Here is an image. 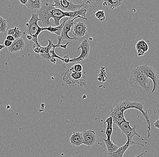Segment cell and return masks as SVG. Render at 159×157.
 <instances>
[{"instance_id":"cell-25","label":"cell","mask_w":159,"mask_h":157,"mask_svg":"<svg viewBox=\"0 0 159 157\" xmlns=\"http://www.w3.org/2000/svg\"><path fill=\"white\" fill-rule=\"evenodd\" d=\"M7 22L4 19L0 16V33H4L7 30Z\"/></svg>"},{"instance_id":"cell-31","label":"cell","mask_w":159,"mask_h":157,"mask_svg":"<svg viewBox=\"0 0 159 157\" xmlns=\"http://www.w3.org/2000/svg\"><path fill=\"white\" fill-rule=\"evenodd\" d=\"M6 39L7 40H9L10 41L14 42L16 39L14 38V37H13L12 36L8 35L7 36V37H6Z\"/></svg>"},{"instance_id":"cell-26","label":"cell","mask_w":159,"mask_h":157,"mask_svg":"<svg viewBox=\"0 0 159 157\" xmlns=\"http://www.w3.org/2000/svg\"><path fill=\"white\" fill-rule=\"evenodd\" d=\"M94 16L100 22L104 21L105 20V12L104 11H97L94 14Z\"/></svg>"},{"instance_id":"cell-9","label":"cell","mask_w":159,"mask_h":157,"mask_svg":"<svg viewBox=\"0 0 159 157\" xmlns=\"http://www.w3.org/2000/svg\"><path fill=\"white\" fill-rule=\"evenodd\" d=\"M77 50L81 49V53L78 57L70 59V63H75V62H80L84 61V59H86L89 55L90 51V46L88 40L84 39L81 42L80 45L77 48Z\"/></svg>"},{"instance_id":"cell-16","label":"cell","mask_w":159,"mask_h":157,"mask_svg":"<svg viewBox=\"0 0 159 157\" xmlns=\"http://www.w3.org/2000/svg\"><path fill=\"white\" fill-rule=\"evenodd\" d=\"M70 144L73 146L78 147L83 145V136L82 133L74 132L70 138Z\"/></svg>"},{"instance_id":"cell-2","label":"cell","mask_w":159,"mask_h":157,"mask_svg":"<svg viewBox=\"0 0 159 157\" xmlns=\"http://www.w3.org/2000/svg\"><path fill=\"white\" fill-rule=\"evenodd\" d=\"M129 85L131 87L143 89L148 91L151 89L148 78L137 67L131 72L129 79Z\"/></svg>"},{"instance_id":"cell-36","label":"cell","mask_w":159,"mask_h":157,"mask_svg":"<svg viewBox=\"0 0 159 157\" xmlns=\"http://www.w3.org/2000/svg\"><path fill=\"white\" fill-rule=\"evenodd\" d=\"M26 38L27 39H28V40H32V39H33V37L31 35H27L26 36Z\"/></svg>"},{"instance_id":"cell-6","label":"cell","mask_w":159,"mask_h":157,"mask_svg":"<svg viewBox=\"0 0 159 157\" xmlns=\"http://www.w3.org/2000/svg\"><path fill=\"white\" fill-rule=\"evenodd\" d=\"M138 67L148 78H150L152 81L153 87L152 90V93L157 91L159 87V79L158 74L157 70L147 64L141 65Z\"/></svg>"},{"instance_id":"cell-21","label":"cell","mask_w":159,"mask_h":157,"mask_svg":"<svg viewBox=\"0 0 159 157\" xmlns=\"http://www.w3.org/2000/svg\"><path fill=\"white\" fill-rule=\"evenodd\" d=\"M103 141L106 145L108 154L114 153V152L117 151V150L119 149V146L117 145L114 144L111 140H108L107 139H104Z\"/></svg>"},{"instance_id":"cell-10","label":"cell","mask_w":159,"mask_h":157,"mask_svg":"<svg viewBox=\"0 0 159 157\" xmlns=\"http://www.w3.org/2000/svg\"><path fill=\"white\" fill-rule=\"evenodd\" d=\"M134 145H139L144 146V145L141 143H137V142H134L133 141H129L127 140V141L126 144L122 146L119 147V149L117 150V151L114 152L112 154H108V157H123L124 153L127 150L129 147ZM146 152H144L142 153L141 155L137 156L135 157H140L143 156Z\"/></svg>"},{"instance_id":"cell-35","label":"cell","mask_w":159,"mask_h":157,"mask_svg":"<svg viewBox=\"0 0 159 157\" xmlns=\"http://www.w3.org/2000/svg\"><path fill=\"white\" fill-rule=\"evenodd\" d=\"M56 61L57 59L56 58H52L50 60V61L53 64H55L56 62Z\"/></svg>"},{"instance_id":"cell-13","label":"cell","mask_w":159,"mask_h":157,"mask_svg":"<svg viewBox=\"0 0 159 157\" xmlns=\"http://www.w3.org/2000/svg\"><path fill=\"white\" fill-rule=\"evenodd\" d=\"M77 18H80L79 17L75 18L73 19L69 18L66 22L64 27L61 32V35L60 36L57 37V38L59 39L62 42L64 40H74V38L70 37L68 35V33L71 30V28L74 25V21Z\"/></svg>"},{"instance_id":"cell-4","label":"cell","mask_w":159,"mask_h":157,"mask_svg":"<svg viewBox=\"0 0 159 157\" xmlns=\"http://www.w3.org/2000/svg\"><path fill=\"white\" fill-rule=\"evenodd\" d=\"M40 21L37 14H32L31 18L29 21L26 24L25 27V33L27 35H30L32 36L31 41L34 42L35 44H39L38 41V36L42 31V28L40 27L38 25V22Z\"/></svg>"},{"instance_id":"cell-29","label":"cell","mask_w":159,"mask_h":157,"mask_svg":"<svg viewBox=\"0 0 159 157\" xmlns=\"http://www.w3.org/2000/svg\"><path fill=\"white\" fill-rule=\"evenodd\" d=\"M12 43L13 42L7 40V39L4 41V45L5 47L7 48L10 47L12 45Z\"/></svg>"},{"instance_id":"cell-27","label":"cell","mask_w":159,"mask_h":157,"mask_svg":"<svg viewBox=\"0 0 159 157\" xmlns=\"http://www.w3.org/2000/svg\"><path fill=\"white\" fill-rule=\"evenodd\" d=\"M82 69L83 67L81 64L76 63L70 67L69 70L73 72H82Z\"/></svg>"},{"instance_id":"cell-1","label":"cell","mask_w":159,"mask_h":157,"mask_svg":"<svg viewBox=\"0 0 159 157\" xmlns=\"http://www.w3.org/2000/svg\"><path fill=\"white\" fill-rule=\"evenodd\" d=\"M134 109L138 110L141 112L143 116L148 125V135L147 138L151 137V121H150L148 111H144V105L141 102L137 101H131L128 100H125L116 104L114 108H112L109 113V117H112L113 122L116 125H118L122 122L126 120L124 117V112L128 109Z\"/></svg>"},{"instance_id":"cell-23","label":"cell","mask_w":159,"mask_h":157,"mask_svg":"<svg viewBox=\"0 0 159 157\" xmlns=\"http://www.w3.org/2000/svg\"><path fill=\"white\" fill-rule=\"evenodd\" d=\"M136 50H142L146 53L149 50V46L148 44L143 39L139 40L136 44Z\"/></svg>"},{"instance_id":"cell-17","label":"cell","mask_w":159,"mask_h":157,"mask_svg":"<svg viewBox=\"0 0 159 157\" xmlns=\"http://www.w3.org/2000/svg\"><path fill=\"white\" fill-rule=\"evenodd\" d=\"M69 19V18H65L62 22L61 24L60 25L58 26L52 27V26L51 25H50L48 27H43L42 30L43 31H48L51 33L55 34L58 36H60L61 35V32H62V30H63V27H64L66 22Z\"/></svg>"},{"instance_id":"cell-11","label":"cell","mask_w":159,"mask_h":157,"mask_svg":"<svg viewBox=\"0 0 159 157\" xmlns=\"http://www.w3.org/2000/svg\"><path fill=\"white\" fill-rule=\"evenodd\" d=\"M71 31L72 32V38L75 40H76L87 34L88 28L84 22L79 21L75 24L73 26V30Z\"/></svg>"},{"instance_id":"cell-12","label":"cell","mask_w":159,"mask_h":157,"mask_svg":"<svg viewBox=\"0 0 159 157\" xmlns=\"http://www.w3.org/2000/svg\"><path fill=\"white\" fill-rule=\"evenodd\" d=\"M83 136V145L88 148L94 146L97 141L96 133L92 130L83 131L82 132Z\"/></svg>"},{"instance_id":"cell-15","label":"cell","mask_w":159,"mask_h":157,"mask_svg":"<svg viewBox=\"0 0 159 157\" xmlns=\"http://www.w3.org/2000/svg\"><path fill=\"white\" fill-rule=\"evenodd\" d=\"M48 41L49 43L47 46H42L39 54L42 59L47 60V61H50V60L51 59L50 54V51L52 50V48H53L54 44L52 43L50 39H48Z\"/></svg>"},{"instance_id":"cell-8","label":"cell","mask_w":159,"mask_h":157,"mask_svg":"<svg viewBox=\"0 0 159 157\" xmlns=\"http://www.w3.org/2000/svg\"><path fill=\"white\" fill-rule=\"evenodd\" d=\"M130 122L125 120L117 126L122 132L121 135L125 134L127 136V140H129V141H133V138L134 136H137L139 138H141L143 141L147 144V142L145 141V140L142 138L141 136L136 132L137 126L136 125H134V127H131L130 125Z\"/></svg>"},{"instance_id":"cell-19","label":"cell","mask_w":159,"mask_h":157,"mask_svg":"<svg viewBox=\"0 0 159 157\" xmlns=\"http://www.w3.org/2000/svg\"><path fill=\"white\" fill-rule=\"evenodd\" d=\"M27 7L31 10L39 11L42 7V1L41 0H28L26 5Z\"/></svg>"},{"instance_id":"cell-5","label":"cell","mask_w":159,"mask_h":157,"mask_svg":"<svg viewBox=\"0 0 159 157\" xmlns=\"http://www.w3.org/2000/svg\"><path fill=\"white\" fill-rule=\"evenodd\" d=\"M54 4L53 0L42 1V7L37 12V14L43 25L48 27L51 25L50 11Z\"/></svg>"},{"instance_id":"cell-20","label":"cell","mask_w":159,"mask_h":157,"mask_svg":"<svg viewBox=\"0 0 159 157\" xmlns=\"http://www.w3.org/2000/svg\"><path fill=\"white\" fill-rule=\"evenodd\" d=\"M123 2V0H114V1L107 0V1H104L103 5L107 7L108 8L113 10L121 6Z\"/></svg>"},{"instance_id":"cell-32","label":"cell","mask_w":159,"mask_h":157,"mask_svg":"<svg viewBox=\"0 0 159 157\" xmlns=\"http://www.w3.org/2000/svg\"><path fill=\"white\" fill-rule=\"evenodd\" d=\"M154 125L155 128L159 129V118L157 119L156 122L154 123Z\"/></svg>"},{"instance_id":"cell-14","label":"cell","mask_w":159,"mask_h":157,"mask_svg":"<svg viewBox=\"0 0 159 157\" xmlns=\"http://www.w3.org/2000/svg\"><path fill=\"white\" fill-rule=\"evenodd\" d=\"M25 44L24 40L23 39L20 38L13 42L12 45L10 47L8 48L7 49L10 53H16L20 51L23 50L25 48Z\"/></svg>"},{"instance_id":"cell-7","label":"cell","mask_w":159,"mask_h":157,"mask_svg":"<svg viewBox=\"0 0 159 157\" xmlns=\"http://www.w3.org/2000/svg\"><path fill=\"white\" fill-rule=\"evenodd\" d=\"M53 7L59 9L61 10L66 12H73L81 9L86 5H79L75 4L73 1L66 0H53Z\"/></svg>"},{"instance_id":"cell-18","label":"cell","mask_w":159,"mask_h":157,"mask_svg":"<svg viewBox=\"0 0 159 157\" xmlns=\"http://www.w3.org/2000/svg\"><path fill=\"white\" fill-rule=\"evenodd\" d=\"M113 120L112 117H109L108 118H106L104 124H107V127L106 128V131L105 133L106 134V136H107V140H111V136H112V133H113V130H116L113 128Z\"/></svg>"},{"instance_id":"cell-3","label":"cell","mask_w":159,"mask_h":157,"mask_svg":"<svg viewBox=\"0 0 159 157\" xmlns=\"http://www.w3.org/2000/svg\"><path fill=\"white\" fill-rule=\"evenodd\" d=\"M62 80L70 86H75L79 85L81 87H85L87 86L86 76L83 72H73L67 71L61 72Z\"/></svg>"},{"instance_id":"cell-34","label":"cell","mask_w":159,"mask_h":157,"mask_svg":"<svg viewBox=\"0 0 159 157\" xmlns=\"http://www.w3.org/2000/svg\"><path fill=\"white\" fill-rule=\"evenodd\" d=\"M68 44H69V42L66 43L65 45H62V44H61V45L60 46V47L61 48H64V49H66L67 46Z\"/></svg>"},{"instance_id":"cell-37","label":"cell","mask_w":159,"mask_h":157,"mask_svg":"<svg viewBox=\"0 0 159 157\" xmlns=\"http://www.w3.org/2000/svg\"><path fill=\"white\" fill-rule=\"evenodd\" d=\"M5 48L4 45H2V44H0V51L3 49Z\"/></svg>"},{"instance_id":"cell-28","label":"cell","mask_w":159,"mask_h":157,"mask_svg":"<svg viewBox=\"0 0 159 157\" xmlns=\"http://www.w3.org/2000/svg\"><path fill=\"white\" fill-rule=\"evenodd\" d=\"M42 46L40 44H34L33 46V50L35 53H38V54H39L41 48Z\"/></svg>"},{"instance_id":"cell-30","label":"cell","mask_w":159,"mask_h":157,"mask_svg":"<svg viewBox=\"0 0 159 157\" xmlns=\"http://www.w3.org/2000/svg\"><path fill=\"white\" fill-rule=\"evenodd\" d=\"M63 58L64 59V62H64L65 63L68 64V63H70V58L69 55H68V54L65 55V56Z\"/></svg>"},{"instance_id":"cell-22","label":"cell","mask_w":159,"mask_h":157,"mask_svg":"<svg viewBox=\"0 0 159 157\" xmlns=\"http://www.w3.org/2000/svg\"><path fill=\"white\" fill-rule=\"evenodd\" d=\"M8 35L12 36L16 39H18L20 38L22 35V32L19 28L15 27L14 28L10 29L8 30L7 33V35Z\"/></svg>"},{"instance_id":"cell-24","label":"cell","mask_w":159,"mask_h":157,"mask_svg":"<svg viewBox=\"0 0 159 157\" xmlns=\"http://www.w3.org/2000/svg\"><path fill=\"white\" fill-rule=\"evenodd\" d=\"M74 2L76 3L79 5H88L89 4H93L94 5H96L98 4L99 2H101V1H92V0H88V1H82V0H75Z\"/></svg>"},{"instance_id":"cell-33","label":"cell","mask_w":159,"mask_h":157,"mask_svg":"<svg viewBox=\"0 0 159 157\" xmlns=\"http://www.w3.org/2000/svg\"><path fill=\"white\" fill-rule=\"evenodd\" d=\"M20 3L22 4L25 5H26L27 4L28 0H19Z\"/></svg>"}]
</instances>
